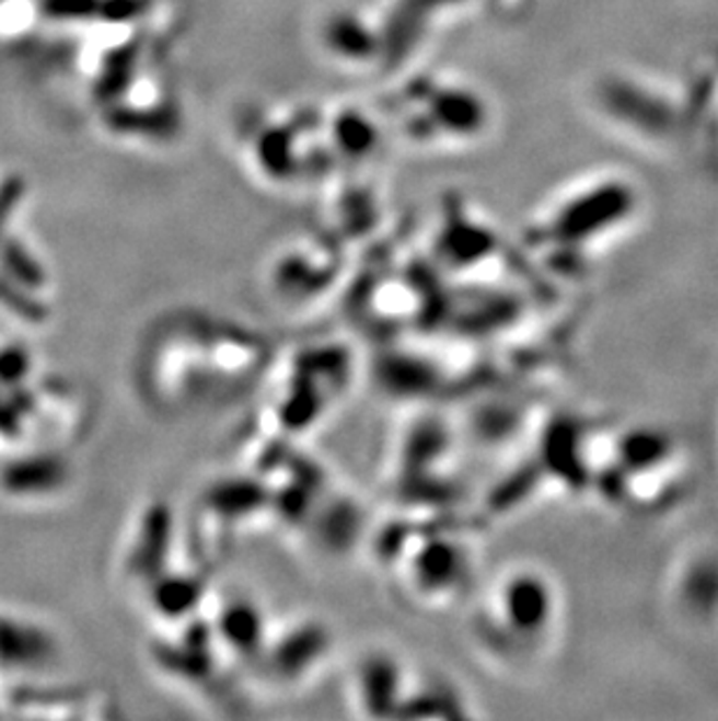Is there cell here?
Masks as SVG:
<instances>
[{
	"label": "cell",
	"instance_id": "1",
	"mask_svg": "<svg viewBox=\"0 0 718 721\" xmlns=\"http://www.w3.org/2000/svg\"><path fill=\"white\" fill-rule=\"evenodd\" d=\"M136 357V384L154 409L175 416L227 407L253 388L268 365L266 339L245 324L218 320L208 353L199 357V313H173L150 324Z\"/></svg>",
	"mask_w": 718,
	"mask_h": 721
},
{
	"label": "cell",
	"instance_id": "2",
	"mask_svg": "<svg viewBox=\"0 0 718 721\" xmlns=\"http://www.w3.org/2000/svg\"><path fill=\"white\" fill-rule=\"evenodd\" d=\"M560 596L542 570L501 572L474 617V638L497 659H528L542 652L558 628Z\"/></svg>",
	"mask_w": 718,
	"mask_h": 721
},
{
	"label": "cell",
	"instance_id": "3",
	"mask_svg": "<svg viewBox=\"0 0 718 721\" xmlns=\"http://www.w3.org/2000/svg\"><path fill=\"white\" fill-rule=\"evenodd\" d=\"M637 210L630 185L606 180V183L579 190L538 220L530 237V248L542 252L551 262H579L588 248L602 243L621 229Z\"/></svg>",
	"mask_w": 718,
	"mask_h": 721
},
{
	"label": "cell",
	"instance_id": "4",
	"mask_svg": "<svg viewBox=\"0 0 718 721\" xmlns=\"http://www.w3.org/2000/svg\"><path fill=\"white\" fill-rule=\"evenodd\" d=\"M402 561V580L413 598L427 605H445L466 596L474 576V553L455 535L425 537Z\"/></svg>",
	"mask_w": 718,
	"mask_h": 721
},
{
	"label": "cell",
	"instance_id": "5",
	"mask_svg": "<svg viewBox=\"0 0 718 721\" xmlns=\"http://www.w3.org/2000/svg\"><path fill=\"white\" fill-rule=\"evenodd\" d=\"M420 679L399 654L371 649L352 665L350 696L362 714L392 717L397 708L406 710L410 706Z\"/></svg>",
	"mask_w": 718,
	"mask_h": 721
},
{
	"label": "cell",
	"instance_id": "6",
	"mask_svg": "<svg viewBox=\"0 0 718 721\" xmlns=\"http://www.w3.org/2000/svg\"><path fill=\"white\" fill-rule=\"evenodd\" d=\"M57 659V642L24 621L0 619V668L40 671Z\"/></svg>",
	"mask_w": 718,
	"mask_h": 721
},
{
	"label": "cell",
	"instance_id": "7",
	"mask_svg": "<svg viewBox=\"0 0 718 721\" xmlns=\"http://www.w3.org/2000/svg\"><path fill=\"white\" fill-rule=\"evenodd\" d=\"M63 479V467L54 458H24L3 472L5 489L12 493H45L57 489Z\"/></svg>",
	"mask_w": 718,
	"mask_h": 721
},
{
	"label": "cell",
	"instance_id": "8",
	"mask_svg": "<svg viewBox=\"0 0 718 721\" xmlns=\"http://www.w3.org/2000/svg\"><path fill=\"white\" fill-rule=\"evenodd\" d=\"M0 264L5 266L8 281L31 295L35 290H40L47 281L45 268L38 260H35L33 252L24 243H16L12 239H8L3 248H0Z\"/></svg>",
	"mask_w": 718,
	"mask_h": 721
},
{
	"label": "cell",
	"instance_id": "9",
	"mask_svg": "<svg viewBox=\"0 0 718 721\" xmlns=\"http://www.w3.org/2000/svg\"><path fill=\"white\" fill-rule=\"evenodd\" d=\"M31 369L28 353L20 346H8L0 351V384L3 386H16L22 384Z\"/></svg>",
	"mask_w": 718,
	"mask_h": 721
},
{
	"label": "cell",
	"instance_id": "10",
	"mask_svg": "<svg viewBox=\"0 0 718 721\" xmlns=\"http://www.w3.org/2000/svg\"><path fill=\"white\" fill-rule=\"evenodd\" d=\"M24 187H26L24 178H20V175H10L3 180V183H0V239H3L5 227L10 222V215L22 202Z\"/></svg>",
	"mask_w": 718,
	"mask_h": 721
}]
</instances>
